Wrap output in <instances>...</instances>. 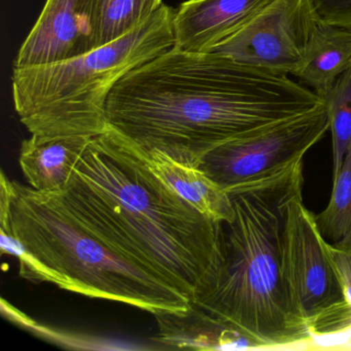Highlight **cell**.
<instances>
[{
    "label": "cell",
    "mask_w": 351,
    "mask_h": 351,
    "mask_svg": "<svg viewBox=\"0 0 351 351\" xmlns=\"http://www.w3.org/2000/svg\"><path fill=\"white\" fill-rule=\"evenodd\" d=\"M324 106L315 92L287 75L173 47L117 83L106 121L143 153L158 151L198 168L227 141Z\"/></svg>",
    "instance_id": "6da1fadb"
},
{
    "label": "cell",
    "mask_w": 351,
    "mask_h": 351,
    "mask_svg": "<svg viewBox=\"0 0 351 351\" xmlns=\"http://www.w3.org/2000/svg\"><path fill=\"white\" fill-rule=\"evenodd\" d=\"M58 194L92 233L191 301L219 266L221 223L182 198L112 129L92 138Z\"/></svg>",
    "instance_id": "7a4b0ae2"
},
{
    "label": "cell",
    "mask_w": 351,
    "mask_h": 351,
    "mask_svg": "<svg viewBox=\"0 0 351 351\" xmlns=\"http://www.w3.org/2000/svg\"><path fill=\"white\" fill-rule=\"evenodd\" d=\"M303 189V160L228 191L235 217L221 223V256L193 303L229 322L260 349L311 344L313 334L289 299L282 272L287 204Z\"/></svg>",
    "instance_id": "3957f363"
},
{
    "label": "cell",
    "mask_w": 351,
    "mask_h": 351,
    "mask_svg": "<svg viewBox=\"0 0 351 351\" xmlns=\"http://www.w3.org/2000/svg\"><path fill=\"white\" fill-rule=\"evenodd\" d=\"M0 230L13 234L58 275L62 289L134 306L152 314L189 309L192 301L161 276L110 247L67 208L58 193L12 180Z\"/></svg>",
    "instance_id": "277c9868"
},
{
    "label": "cell",
    "mask_w": 351,
    "mask_h": 351,
    "mask_svg": "<svg viewBox=\"0 0 351 351\" xmlns=\"http://www.w3.org/2000/svg\"><path fill=\"white\" fill-rule=\"evenodd\" d=\"M173 16L163 3L132 32L86 54L14 67V106L22 124L42 139L106 132L108 95L127 73L173 48Z\"/></svg>",
    "instance_id": "5b68a950"
},
{
    "label": "cell",
    "mask_w": 351,
    "mask_h": 351,
    "mask_svg": "<svg viewBox=\"0 0 351 351\" xmlns=\"http://www.w3.org/2000/svg\"><path fill=\"white\" fill-rule=\"evenodd\" d=\"M282 272L289 299L314 337L326 334L343 304L342 289L315 215L303 204L302 193L287 208Z\"/></svg>",
    "instance_id": "8992f818"
},
{
    "label": "cell",
    "mask_w": 351,
    "mask_h": 351,
    "mask_svg": "<svg viewBox=\"0 0 351 351\" xmlns=\"http://www.w3.org/2000/svg\"><path fill=\"white\" fill-rule=\"evenodd\" d=\"M330 129L326 108L232 139L207 154L199 169L226 191L291 167Z\"/></svg>",
    "instance_id": "52a82bcc"
},
{
    "label": "cell",
    "mask_w": 351,
    "mask_h": 351,
    "mask_svg": "<svg viewBox=\"0 0 351 351\" xmlns=\"http://www.w3.org/2000/svg\"><path fill=\"white\" fill-rule=\"evenodd\" d=\"M318 16L311 0H271L208 52L276 75H295L305 60Z\"/></svg>",
    "instance_id": "ba28073f"
},
{
    "label": "cell",
    "mask_w": 351,
    "mask_h": 351,
    "mask_svg": "<svg viewBox=\"0 0 351 351\" xmlns=\"http://www.w3.org/2000/svg\"><path fill=\"white\" fill-rule=\"evenodd\" d=\"M101 0H47L14 67L67 60L99 47Z\"/></svg>",
    "instance_id": "9c48e42d"
},
{
    "label": "cell",
    "mask_w": 351,
    "mask_h": 351,
    "mask_svg": "<svg viewBox=\"0 0 351 351\" xmlns=\"http://www.w3.org/2000/svg\"><path fill=\"white\" fill-rule=\"evenodd\" d=\"M271 0H188L173 16L174 48L208 52L245 25Z\"/></svg>",
    "instance_id": "30bf717a"
},
{
    "label": "cell",
    "mask_w": 351,
    "mask_h": 351,
    "mask_svg": "<svg viewBox=\"0 0 351 351\" xmlns=\"http://www.w3.org/2000/svg\"><path fill=\"white\" fill-rule=\"evenodd\" d=\"M154 316L159 328L156 340L171 348L260 349L241 330L193 302L186 311L158 312Z\"/></svg>",
    "instance_id": "8fae6325"
},
{
    "label": "cell",
    "mask_w": 351,
    "mask_h": 351,
    "mask_svg": "<svg viewBox=\"0 0 351 351\" xmlns=\"http://www.w3.org/2000/svg\"><path fill=\"white\" fill-rule=\"evenodd\" d=\"M92 136H34L23 141L20 149V166L30 186L40 192L64 191Z\"/></svg>",
    "instance_id": "7c38bea8"
},
{
    "label": "cell",
    "mask_w": 351,
    "mask_h": 351,
    "mask_svg": "<svg viewBox=\"0 0 351 351\" xmlns=\"http://www.w3.org/2000/svg\"><path fill=\"white\" fill-rule=\"evenodd\" d=\"M141 153L149 167L203 215L217 223L233 221L235 210L229 193L202 170L178 163L158 151Z\"/></svg>",
    "instance_id": "4fadbf2b"
},
{
    "label": "cell",
    "mask_w": 351,
    "mask_h": 351,
    "mask_svg": "<svg viewBox=\"0 0 351 351\" xmlns=\"http://www.w3.org/2000/svg\"><path fill=\"white\" fill-rule=\"evenodd\" d=\"M351 67V29L316 20L305 60L295 73L324 98Z\"/></svg>",
    "instance_id": "5bb4252c"
},
{
    "label": "cell",
    "mask_w": 351,
    "mask_h": 351,
    "mask_svg": "<svg viewBox=\"0 0 351 351\" xmlns=\"http://www.w3.org/2000/svg\"><path fill=\"white\" fill-rule=\"evenodd\" d=\"M315 221L326 242L351 245V143L338 176L332 178L330 202L315 215Z\"/></svg>",
    "instance_id": "9a60e30c"
},
{
    "label": "cell",
    "mask_w": 351,
    "mask_h": 351,
    "mask_svg": "<svg viewBox=\"0 0 351 351\" xmlns=\"http://www.w3.org/2000/svg\"><path fill=\"white\" fill-rule=\"evenodd\" d=\"M332 141V178L338 176L351 143V67L324 96Z\"/></svg>",
    "instance_id": "2e32d148"
},
{
    "label": "cell",
    "mask_w": 351,
    "mask_h": 351,
    "mask_svg": "<svg viewBox=\"0 0 351 351\" xmlns=\"http://www.w3.org/2000/svg\"><path fill=\"white\" fill-rule=\"evenodd\" d=\"M163 0H101L99 47L122 38L149 19Z\"/></svg>",
    "instance_id": "e0dca14e"
},
{
    "label": "cell",
    "mask_w": 351,
    "mask_h": 351,
    "mask_svg": "<svg viewBox=\"0 0 351 351\" xmlns=\"http://www.w3.org/2000/svg\"><path fill=\"white\" fill-rule=\"evenodd\" d=\"M326 247L338 275L342 289L343 304L334 319L328 324L326 334L316 338L344 334L351 330V245L338 246L326 241Z\"/></svg>",
    "instance_id": "ac0fdd59"
},
{
    "label": "cell",
    "mask_w": 351,
    "mask_h": 351,
    "mask_svg": "<svg viewBox=\"0 0 351 351\" xmlns=\"http://www.w3.org/2000/svg\"><path fill=\"white\" fill-rule=\"evenodd\" d=\"M0 247L3 254H11L19 261V274L22 278L34 282H51L62 289L63 282L58 275L40 262L13 234L0 230Z\"/></svg>",
    "instance_id": "d6986e66"
},
{
    "label": "cell",
    "mask_w": 351,
    "mask_h": 351,
    "mask_svg": "<svg viewBox=\"0 0 351 351\" xmlns=\"http://www.w3.org/2000/svg\"><path fill=\"white\" fill-rule=\"evenodd\" d=\"M322 21L351 29V0H311Z\"/></svg>",
    "instance_id": "ffe728a7"
},
{
    "label": "cell",
    "mask_w": 351,
    "mask_h": 351,
    "mask_svg": "<svg viewBox=\"0 0 351 351\" xmlns=\"http://www.w3.org/2000/svg\"><path fill=\"white\" fill-rule=\"evenodd\" d=\"M350 348H351V344H350Z\"/></svg>",
    "instance_id": "44dd1931"
}]
</instances>
